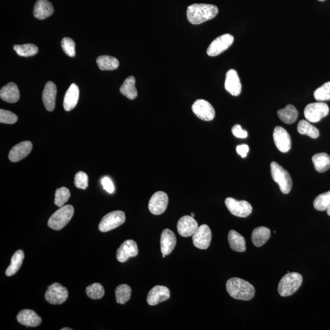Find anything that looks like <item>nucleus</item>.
<instances>
[{"mask_svg":"<svg viewBox=\"0 0 330 330\" xmlns=\"http://www.w3.org/2000/svg\"><path fill=\"white\" fill-rule=\"evenodd\" d=\"M169 196L163 192L153 194L149 202V210L153 215H159L164 212L169 204Z\"/></svg>","mask_w":330,"mask_h":330,"instance_id":"obj_13","label":"nucleus"},{"mask_svg":"<svg viewBox=\"0 0 330 330\" xmlns=\"http://www.w3.org/2000/svg\"><path fill=\"white\" fill-rule=\"evenodd\" d=\"M74 214V208L71 205H64L50 216L48 226L52 230H62L71 221Z\"/></svg>","mask_w":330,"mask_h":330,"instance_id":"obj_4","label":"nucleus"},{"mask_svg":"<svg viewBox=\"0 0 330 330\" xmlns=\"http://www.w3.org/2000/svg\"><path fill=\"white\" fill-rule=\"evenodd\" d=\"M225 204L233 215L241 218L248 216L253 211L251 205L246 201H237L233 198H227Z\"/></svg>","mask_w":330,"mask_h":330,"instance_id":"obj_10","label":"nucleus"},{"mask_svg":"<svg viewBox=\"0 0 330 330\" xmlns=\"http://www.w3.org/2000/svg\"><path fill=\"white\" fill-rule=\"evenodd\" d=\"M198 228V223L193 217L189 215L182 216L179 219L177 225L179 235L184 237L192 236Z\"/></svg>","mask_w":330,"mask_h":330,"instance_id":"obj_16","label":"nucleus"},{"mask_svg":"<svg viewBox=\"0 0 330 330\" xmlns=\"http://www.w3.org/2000/svg\"><path fill=\"white\" fill-rule=\"evenodd\" d=\"M312 163L317 172L322 173L330 169V156L326 153H318L312 158Z\"/></svg>","mask_w":330,"mask_h":330,"instance_id":"obj_28","label":"nucleus"},{"mask_svg":"<svg viewBox=\"0 0 330 330\" xmlns=\"http://www.w3.org/2000/svg\"><path fill=\"white\" fill-rule=\"evenodd\" d=\"M14 50L20 57H33L38 53V48L31 43L24 45H16L14 46Z\"/></svg>","mask_w":330,"mask_h":330,"instance_id":"obj_35","label":"nucleus"},{"mask_svg":"<svg viewBox=\"0 0 330 330\" xmlns=\"http://www.w3.org/2000/svg\"><path fill=\"white\" fill-rule=\"evenodd\" d=\"M318 1L323 2V1H325V0H318Z\"/></svg>","mask_w":330,"mask_h":330,"instance_id":"obj_50","label":"nucleus"},{"mask_svg":"<svg viewBox=\"0 0 330 330\" xmlns=\"http://www.w3.org/2000/svg\"><path fill=\"white\" fill-rule=\"evenodd\" d=\"M138 248L137 243L133 240H127L118 248L117 258L119 262H125L130 257L138 255Z\"/></svg>","mask_w":330,"mask_h":330,"instance_id":"obj_15","label":"nucleus"},{"mask_svg":"<svg viewBox=\"0 0 330 330\" xmlns=\"http://www.w3.org/2000/svg\"><path fill=\"white\" fill-rule=\"evenodd\" d=\"M0 97L5 102L14 103L18 102L20 93L16 84L11 82L3 87L0 91Z\"/></svg>","mask_w":330,"mask_h":330,"instance_id":"obj_24","label":"nucleus"},{"mask_svg":"<svg viewBox=\"0 0 330 330\" xmlns=\"http://www.w3.org/2000/svg\"><path fill=\"white\" fill-rule=\"evenodd\" d=\"M191 216H192L194 218V217H195V213H191Z\"/></svg>","mask_w":330,"mask_h":330,"instance_id":"obj_48","label":"nucleus"},{"mask_svg":"<svg viewBox=\"0 0 330 330\" xmlns=\"http://www.w3.org/2000/svg\"><path fill=\"white\" fill-rule=\"evenodd\" d=\"M303 283V277L299 273H288L282 278L279 284L278 291L282 297H289L298 290Z\"/></svg>","mask_w":330,"mask_h":330,"instance_id":"obj_3","label":"nucleus"},{"mask_svg":"<svg viewBox=\"0 0 330 330\" xmlns=\"http://www.w3.org/2000/svg\"><path fill=\"white\" fill-rule=\"evenodd\" d=\"M177 243L175 233L169 229H165L161 233L160 238L161 252L165 255H169L172 253Z\"/></svg>","mask_w":330,"mask_h":330,"instance_id":"obj_21","label":"nucleus"},{"mask_svg":"<svg viewBox=\"0 0 330 330\" xmlns=\"http://www.w3.org/2000/svg\"><path fill=\"white\" fill-rule=\"evenodd\" d=\"M70 197V191L67 188H60L55 192L54 204L58 207H62L68 201Z\"/></svg>","mask_w":330,"mask_h":330,"instance_id":"obj_38","label":"nucleus"},{"mask_svg":"<svg viewBox=\"0 0 330 330\" xmlns=\"http://www.w3.org/2000/svg\"><path fill=\"white\" fill-rule=\"evenodd\" d=\"M249 146L247 144H241V145L237 146L236 147V151L238 154L241 156L242 158L247 157L249 152Z\"/></svg>","mask_w":330,"mask_h":330,"instance_id":"obj_45","label":"nucleus"},{"mask_svg":"<svg viewBox=\"0 0 330 330\" xmlns=\"http://www.w3.org/2000/svg\"><path fill=\"white\" fill-rule=\"evenodd\" d=\"M125 222L126 215L123 211H114L103 217L98 225V229L101 232H108L109 231L120 227Z\"/></svg>","mask_w":330,"mask_h":330,"instance_id":"obj_6","label":"nucleus"},{"mask_svg":"<svg viewBox=\"0 0 330 330\" xmlns=\"http://www.w3.org/2000/svg\"><path fill=\"white\" fill-rule=\"evenodd\" d=\"M299 112L294 105H288L285 108L278 111V116L283 123L288 124L294 123L296 121Z\"/></svg>","mask_w":330,"mask_h":330,"instance_id":"obj_29","label":"nucleus"},{"mask_svg":"<svg viewBox=\"0 0 330 330\" xmlns=\"http://www.w3.org/2000/svg\"><path fill=\"white\" fill-rule=\"evenodd\" d=\"M228 293L236 300H250L255 295V289L250 283L239 278H232L226 285Z\"/></svg>","mask_w":330,"mask_h":330,"instance_id":"obj_2","label":"nucleus"},{"mask_svg":"<svg viewBox=\"0 0 330 330\" xmlns=\"http://www.w3.org/2000/svg\"><path fill=\"white\" fill-rule=\"evenodd\" d=\"M68 289L60 283H55L49 286L45 294V299L51 305H62L68 300Z\"/></svg>","mask_w":330,"mask_h":330,"instance_id":"obj_8","label":"nucleus"},{"mask_svg":"<svg viewBox=\"0 0 330 330\" xmlns=\"http://www.w3.org/2000/svg\"><path fill=\"white\" fill-rule=\"evenodd\" d=\"M57 94V89L55 84L52 82H47L43 89L42 100L46 109L48 112H53L55 108Z\"/></svg>","mask_w":330,"mask_h":330,"instance_id":"obj_20","label":"nucleus"},{"mask_svg":"<svg viewBox=\"0 0 330 330\" xmlns=\"http://www.w3.org/2000/svg\"><path fill=\"white\" fill-rule=\"evenodd\" d=\"M102 184L103 189H105L107 192L113 193L115 192L114 185L108 177H105L102 179Z\"/></svg>","mask_w":330,"mask_h":330,"instance_id":"obj_44","label":"nucleus"},{"mask_svg":"<svg viewBox=\"0 0 330 330\" xmlns=\"http://www.w3.org/2000/svg\"><path fill=\"white\" fill-rule=\"evenodd\" d=\"M165 256H166V255H165V254H162V257H165Z\"/></svg>","mask_w":330,"mask_h":330,"instance_id":"obj_49","label":"nucleus"},{"mask_svg":"<svg viewBox=\"0 0 330 330\" xmlns=\"http://www.w3.org/2000/svg\"><path fill=\"white\" fill-rule=\"evenodd\" d=\"M327 214L330 216V206L328 207V209L326 210Z\"/></svg>","mask_w":330,"mask_h":330,"instance_id":"obj_46","label":"nucleus"},{"mask_svg":"<svg viewBox=\"0 0 330 330\" xmlns=\"http://www.w3.org/2000/svg\"><path fill=\"white\" fill-rule=\"evenodd\" d=\"M24 253L22 250L17 251L14 254L12 258H11L10 265L6 270L7 276H13L19 270L22 265L23 261H24Z\"/></svg>","mask_w":330,"mask_h":330,"instance_id":"obj_31","label":"nucleus"},{"mask_svg":"<svg viewBox=\"0 0 330 330\" xmlns=\"http://www.w3.org/2000/svg\"><path fill=\"white\" fill-rule=\"evenodd\" d=\"M97 64L102 71H114L118 69L120 63L118 59L111 56L103 55L97 58Z\"/></svg>","mask_w":330,"mask_h":330,"instance_id":"obj_32","label":"nucleus"},{"mask_svg":"<svg viewBox=\"0 0 330 330\" xmlns=\"http://www.w3.org/2000/svg\"><path fill=\"white\" fill-rule=\"evenodd\" d=\"M54 9L47 0H38L34 5L33 14L36 19L43 20L53 14Z\"/></svg>","mask_w":330,"mask_h":330,"instance_id":"obj_25","label":"nucleus"},{"mask_svg":"<svg viewBox=\"0 0 330 330\" xmlns=\"http://www.w3.org/2000/svg\"><path fill=\"white\" fill-rule=\"evenodd\" d=\"M271 175L273 181L279 185L280 189L284 194L290 193L292 187V178L287 170L277 162H271Z\"/></svg>","mask_w":330,"mask_h":330,"instance_id":"obj_5","label":"nucleus"},{"mask_svg":"<svg viewBox=\"0 0 330 330\" xmlns=\"http://www.w3.org/2000/svg\"><path fill=\"white\" fill-rule=\"evenodd\" d=\"M132 294V289L127 285L118 286L115 291L116 299L119 304L124 305L130 299Z\"/></svg>","mask_w":330,"mask_h":330,"instance_id":"obj_34","label":"nucleus"},{"mask_svg":"<svg viewBox=\"0 0 330 330\" xmlns=\"http://www.w3.org/2000/svg\"><path fill=\"white\" fill-rule=\"evenodd\" d=\"M86 294L93 300L102 299L105 295V289L100 283H94L88 286L86 289Z\"/></svg>","mask_w":330,"mask_h":330,"instance_id":"obj_37","label":"nucleus"},{"mask_svg":"<svg viewBox=\"0 0 330 330\" xmlns=\"http://www.w3.org/2000/svg\"><path fill=\"white\" fill-rule=\"evenodd\" d=\"M18 120L17 115L8 110L0 109V123L13 124Z\"/></svg>","mask_w":330,"mask_h":330,"instance_id":"obj_42","label":"nucleus"},{"mask_svg":"<svg viewBox=\"0 0 330 330\" xmlns=\"http://www.w3.org/2000/svg\"><path fill=\"white\" fill-rule=\"evenodd\" d=\"M234 37L230 34H225L220 36L212 43L207 50V53L210 57H216L227 50L234 42Z\"/></svg>","mask_w":330,"mask_h":330,"instance_id":"obj_9","label":"nucleus"},{"mask_svg":"<svg viewBox=\"0 0 330 330\" xmlns=\"http://www.w3.org/2000/svg\"><path fill=\"white\" fill-rule=\"evenodd\" d=\"M329 107L323 102L309 103L304 110L306 120L310 123H318L329 114Z\"/></svg>","mask_w":330,"mask_h":330,"instance_id":"obj_7","label":"nucleus"},{"mask_svg":"<svg viewBox=\"0 0 330 330\" xmlns=\"http://www.w3.org/2000/svg\"><path fill=\"white\" fill-rule=\"evenodd\" d=\"M32 149H33V144L31 142L29 141L21 142L14 146L10 150L9 153V159L12 162L22 160L30 154Z\"/></svg>","mask_w":330,"mask_h":330,"instance_id":"obj_19","label":"nucleus"},{"mask_svg":"<svg viewBox=\"0 0 330 330\" xmlns=\"http://www.w3.org/2000/svg\"><path fill=\"white\" fill-rule=\"evenodd\" d=\"M274 143L280 151L286 153L291 148V139L286 130L280 126L275 127L273 134Z\"/></svg>","mask_w":330,"mask_h":330,"instance_id":"obj_14","label":"nucleus"},{"mask_svg":"<svg viewBox=\"0 0 330 330\" xmlns=\"http://www.w3.org/2000/svg\"><path fill=\"white\" fill-rule=\"evenodd\" d=\"M192 108L194 114L202 121H210L215 118V109L207 100L204 99L196 100L193 104Z\"/></svg>","mask_w":330,"mask_h":330,"instance_id":"obj_11","label":"nucleus"},{"mask_svg":"<svg viewBox=\"0 0 330 330\" xmlns=\"http://www.w3.org/2000/svg\"><path fill=\"white\" fill-rule=\"evenodd\" d=\"M228 242L231 249L234 251L242 253L246 250L245 239L241 234L234 230H231L228 234Z\"/></svg>","mask_w":330,"mask_h":330,"instance_id":"obj_27","label":"nucleus"},{"mask_svg":"<svg viewBox=\"0 0 330 330\" xmlns=\"http://www.w3.org/2000/svg\"><path fill=\"white\" fill-rule=\"evenodd\" d=\"M75 187L79 189L85 190L88 186V176L85 173L80 172L75 176Z\"/></svg>","mask_w":330,"mask_h":330,"instance_id":"obj_41","label":"nucleus"},{"mask_svg":"<svg viewBox=\"0 0 330 330\" xmlns=\"http://www.w3.org/2000/svg\"><path fill=\"white\" fill-rule=\"evenodd\" d=\"M225 88L229 93L234 96H238L241 93L242 84L238 74L234 69H230L226 74Z\"/></svg>","mask_w":330,"mask_h":330,"instance_id":"obj_17","label":"nucleus"},{"mask_svg":"<svg viewBox=\"0 0 330 330\" xmlns=\"http://www.w3.org/2000/svg\"><path fill=\"white\" fill-rule=\"evenodd\" d=\"M314 207L318 211H325L330 206V191L320 194L314 199Z\"/></svg>","mask_w":330,"mask_h":330,"instance_id":"obj_36","label":"nucleus"},{"mask_svg":"<svg viewBox=\"0 0 330 330\" xmlns=\"http://www.w3.org/2000/svg\"><path fill=\"white\" fill-rule=\"evenodd\" d=\"M315 99L320 102L330 100V82L323 84L314 92Z\"/></svg>","mask_w":330,"mask_h":330,"instance_id":"obj_39","label":"nucleus"},{"mask_svg":"<svg viewBox=\"0 0 330 330\" xmlns=\"http://www.w3.org/2000/svg\"><path fill=\"white\" fill-rule=\"evenodd\" d=\"M79 88L76 84L73 83L66 91L64 98V108L67 112H70L76 106L79 98Z\"/></svg>","mask_w":330,"mask_h":330,"instance_id":"obj_23","label":"nucleus"},{"mask_svg":"<svg viewBox=\"0 0 330 330\" xmlns=\"http://www.w3.org/2000/svg\"><path fill=\"white\" fill-rule=\"evenodd\" d=\"M17 320L23 325L31 327L39 326L42 322V318L35 311L30 309H24L20 311Z\"/></svg>","mask_w":330,"mask_h":330,"instance_id":"obj_22","label":"nucleus"},{"mask_svg":"<svg viewBox=\"0 0 330 330\" xmlns=\"http://www.w3.org/2000/svg\"><path fill=\"white\" fill-rule=\"evenodd\" d=\"M192 240L196 248L206 250L209 247L212 240V231L207 225H202L192 236Z\"/></svg>","mask_w":330,"mask_h":330,"instance_id":"obj_12","label":"nucleus"},{"mask_svg":"<svg viewBox=\"0 0 330 330\" xmlns=\"http://www.w3.org/2000/svg\"><path fill=\"white\" fill-rule=\"evenodd\" d=\"M297 130L300 134L308 136L311 138L315 139L319 137L318 130L308 121L301 120L298 124Z\"/></svg>","mask_w":330,"mask_h":330,"instance_id":"obj_33","label":"nucleus"},{"mask_svg":"<svg viewBox=\"0 0 330 330\" xmlns=\"http://www.w3.org/2000/svg\"><path fill=\"white\" fill-rule=\"evenodd\" d=\"M136 80L134 77L130 76L124 81L120 88L121 93L130 100L137 98L138 92L135 87Z\"/></svg>","mask_w":330,"mask_h":330,"instance_id":"obj_30","label":"nucleus"},{"mask_svg":"<svg viewBox=\"0 0 330 330\" xmlns=\"http://www.w3.org/2000/svg\"><path fill=\"white\" fill-rule=\"evenodd\" d=\"M62 330H72V328H62Z\"/></svg>","mask_w":330,"mask_h":330,"instance_id":"obj_47","label":"nucleus"},{"mask_svg":"<svg viewBox=\"0 0 330 330\" xmlns=\"http://www.w3.org/2000/svg\"><path fill=\"white\" fill-rule=\"evenodd\" d=\"M62 47L65 53L69 57H74L76 54L75 52V43L73 40L69 37H65L62 40Z\"/></svg>","mask_w":330,"mask_h":330,"instance_id":"obj_40","label":"nucleus"},{"mask_svg":"<svg viewBox=\"0 0 330 330\" xmlns=\"http://www.w3.org/2000/svg\"><path fill=\"white\" fill-rule=\"evenodd\" d=\"M270 236V230L268 228L263 227L256 228L252 233V242L256 247H260L268 241Z\"/></svg>","mask_w":330,"mask_h":330,"instance_id":"obj_26","label":"nucleus"},{"mask_svg":"<svg viewBox=\"0 0 330 330\" xmlns=\"http://www.w3.org/2000/svg\"><path fill=\"white\" fill-rule=\"evenodd\" d=\"M218 9L215 5L193 4L187 8V19L190 24L199 25L215 18Z\"/></svg>","mask_w":330,"mask_h":330,"instance_id":"obj_1","label":"nucleus"},{"mask_svg":"<svg viewBox=\"0 0 330 330\" xmlns=\"http://www.w3.org/2000/svg\"><path fill=\"white\" fill-rule=\"evenodd\" d=\"M233 134L239 138H246L248 137V132L242 129L241 126L236 124L232 129Z\"/></svg>","mask_w":330,"mask_h":330,"instance_id":"obj_43","label":"nucleus"},{"mask_svg":"<svg viewBox=\"0 0 330 330\" xmlns=\"http://www.w3.org/2000/svg\"><path fill=\"white\" fill-rule=\"evenodd\" d=\"M170 289L163 286H156L149 292L147 302L150 306H155L170 298Z\"/></svg>","mask_w":330,"mask_h":330,"instance_id":"obj_18","label":"nucleus"}]
</instances>
